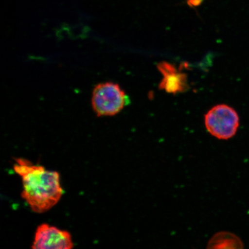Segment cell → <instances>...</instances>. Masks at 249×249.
I'll use <instances>...</instances> for the list:
<instances>
[{
  "mask_svg": "<svg viewBox=\"0 0 249 249\" xmlns=\"http://www.w3.org/2000/svg\"><path fill=\"white\" fill-rule=\"evenodd\" d=\"M204 122L208 133L221 140L233 138L240 125L237 111L226 105H217L211 108L205 115Z\"/></svg>",
  "mask_w": 249,
  "mask_h": 249,
  "instance_id": "cell-3",
  "label": "cell"
},
{
  "mask_svg": "<svg viewBox=\"0 0 249 249\" xmlns=\"http://www.w3.org/2000/svg\"><path fill=\"white\" fill-rule=\"evenodd\" d=\"M33 249H71L73 243L71 233L48 224L37 227L33 244Z\"/></svg>",
  "mask_w": 249,
  "mask_h": 249,
  "instance_id": "cell-4",
  "label": "cell"
},
{
  "mask_svg": "<svg viewBox=\"0 0 249 249\" xmlns=\"http://www.w3.org/2000/svg\"><path fill=\"white\" fill-rule=\"evenodd\" d=\"M208 248L241 249L244 244L241 239L233 233L220 232L214 235L208 242Z\"/></svg>",
  "mask_w": 249,
  "mask_h": 249,
  "instance_id": "cell-6",
  "label": "cell"
},
{
  "mask_svg": "<svg viewBox=\"0 0 249 249\" xmlns=\"http://www.w3.org/2000/svg\"><path fill=\"white\" fill-rule=\"evenodd\" d=\"M14 169L22 180L21 197L34 213H41L58 203L63 194L60 174L34 164L23 158H15Z\"/></svg>",
  "mask_w": 249,
  "mask_h": 249,
  "instance_id": "cell-1",
  "label": "cell"
},
{
  "mask_svg": "<svg viewBox=\"0 0 249 249\" xmlns=\"http://www.w3.org/2000/svg\"><path fill=\"white\" fill-rule=\"evenodd\" d=\"M202 0H189L188 1V4L192 5H198L200 4Z\"/></svg>",
  "mask_w": 249,
  "mask_h": 249,
  "instance_id": "cell-7",
  "label": "cell"
},
{
  "mask_svg": "<svg viewBox=\"0 0 249 249\" xmlns=\"http://www.w3.org/2000/svg\"><path fill=\"white\" fill-rule=\"evenodd\" d=\"M129 98L118 84L107 82L96 85L91 105L98 117L114 116L129 104Z\"/></svg>",
  "mask_w": 249,
  "mask_h": 249,
  "instance_id": "cell-2",
  "label": "cell"
},
{
  "mask_svg": "<svg viewBox=\"0 0 249 249\" xmlns=\"http://www.w3.org/2000/svg\"><path fill=\"white\" fill-rule=\"evenodd\" d=\"M158 68L164 75V79L160 83V88L170 93L184 91L186 87L184 74L177 73L173 65L166 62L159 65Z\"/></svg>",
  "mask_w": 249,
  "mask_h": 249,
  "instance_id": "cell-5",
  "label": "cell"
}]
</instances>
